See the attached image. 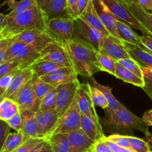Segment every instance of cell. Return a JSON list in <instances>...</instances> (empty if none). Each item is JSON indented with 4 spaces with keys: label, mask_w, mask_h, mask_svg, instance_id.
<instances>
[{
    "label": "cell",
    "mask_w": 152,
    "mask_h": 152,
    "mask_svg": "<svg viewBox=\"0 0 152 152\" xmlns=\"http://www.w3.org/2000/svg\"><path fill=\"white\" fill-rule=\"evenodd\" d=\"M33 85H34L36 96L40 102L50 91L56 88L51 85L45 83L43 80H42L39 77H37V76H34V77L33 78Z\"/></svg>",
    "instance_id": "obj_36"
},
{
    "label": "cell",
    "mask_w": 152,
    "mask_h": 152,
    "mask_svg": "<svg viewBox=\"0 0 152 152\" xmlns=\"http://www.w3.org/2000/svg\"><path fill=\"white\" fill-rule=\"evenodd\" d=\"M22 117V132L25 137V141L31 138H38L37 121H36L35 112L30 110H20Z\"/></svg>",
    "instance_id": "obj_21"
},
{
    "label": "cell",
    "mask_w": 152,
    "mask_h": 152,
    "mask_svg": "<svg viewBox=\"0 0 152 152\" xmlns=\"http://www.w3.org/2000/svg\"><path fill=\"white\" fill-rule=\"evenodd\" d=\"M79 18L84 21L86 23L90 25L95 30L99 31L103 37H108L110 36V34L108 32L105 27L101 22L96 10H95L94 6L93 4V0H91L88 4L87 7L84 10L83 13L79 16Z\"/></svg>",
    "instance_id": "obj_20"
},
{
    "label": "cell",
    "mask_w": 152,
    "mask_h": 152,
    "mask_svg": "<svg viewBox=\"0 0 152 152\" xmlns=\"http://www.w3.org/2000/svg\"><path fill=\"white\" fill-rule=\"evenodd\" d=\"M34 71L31 67L19 71L12 80L10 86L4 94V98L14 99L17 94L34 77Z\"/></svg>",
    "instance_id": "obj_18"
},
{
    "label": "cell",
    "mask_w": 152,
    "mask_h": 152,
    "mask_svg": "<svg viewBox=\"0 0 152 152\" xmlns=\"http://www.w3.org/2000/svg\"><path fill=\"white\" fill-rule=\"evenodd\" d=\"M23 68L21 66L20 63L16 61H7L0 65V78L4 76L7 75V74L10 73L11 71H14L16 68Z\"/></svg>",
    "instance_id": "obj_43"
},
{
    "label": "cell",
    "mask_w": 152,
    "mask_h": 152,
    "mask_svg": "<svg viewBox=\"0 0 152 152\" xmlns=\"http://www.w3.org/2000/svg\"><path fill=\"white\" fill-rule=\"evenodd\" d=\"M37 4L39 6L40 8H41L43 11H45L46 7H47V6L48 5L50 0H37Z\"/></svg>",
    "instance_id": "obj_55"
},
{
    "label": "cell",
    "mask_w": 152,
    "mask_h": 152,
    "mask_svg": "<svg viewBox=\"0 0 152 152\" xmlns=\"http://www.w3.org/2000/svg\"><path fill=\"white\" fill-rule=\"evenodd\" d=\"M89 83L93 86H94L95 88L99 89L103 94L104 96L106 97V99H108L109 106H108L107 109L105 110V112H111V111H116V110L119 109V108L123 106V104L120 101L117 100L115 96H114L111 88H110L109 86L101 85L100 83H99L95 80L94 77H89Z\"/></svg>",
    "instance_id": "obj_27"
},
{
    "label": "cell",
    "mask_w": 152,
    "mask_h": 152,
    "mask_svg": "<svg viewBox=\"0 0 152 152\" xmlns=\"http://www.w3.org/2000/svg\"><path fill=\"white\" fill-rule=\"evenodd\" d=\"M123 1L126 3H137V4H139V0H123Z\"/></svg>",
    "instance_id": "obj_60"
},
{
    "label": "cell",
    "mask_w": 152,
    "mask_h": 152,
    "mask_svg": "<svg viewBox=\"0 0 152 152\" xmlns=\"http://www.w3.org/2000/svg\"><path fill=\"white\" fill-rule=\"evenodd\" d=\"M77 101L80 107V112L83 115L91 117L97 123H100V120L95 109V105H94L89 94L88 88L87 83L82 84L80 83L77 89Z\"/></svg>",
    "instance_id": "obj_17"
},
{
    "label": "cell",
    "mask_w": 152,
    "mask_h": 152,
    "mask_svg": "<svg viewBox=\"0 0 152 152\" xmlns=\"http://www.w3.org/2000/svg\"><path fill=\"white\" fill-rule=\"evenodd\" d=\"M45 140H43L42 142H39V143L37 144V145H35V146H34V148L30 151V152H41L42 148L43 145H44V143L45 142Z\"/></svg>",
    "instance_id": "obj_56"
},
{
    "label": "cell",
    "mask_w": 152,
    "mask_h": 152,
    "mask_svg": "<svg viewBox=\"0 0 152 152\" xmlns=\"http://www.w3.org/2000/svg\"><path fill=\"white\" fill-rule=\"evenodd\" d=\"M81 117L80 107L77 101V94L68 109L58 119L50 137L60 134H68L81 129Z\"/></svg>",
    "instance_id": "obj_5"
},
{
    "label": "cell",
    "mask_w": 152,
    "mask_h": 152,
    "mask_svg": "<svg viewBox=\"0 0 152 152\" xmlns=\"http://www.w3.org/2000/svg\"><path fill=\"white\" fill-rule=\"evenodd\" d=\"M5 2L7 3L9 9L10 10V11L7 14V16H13L37 4V0H7Z\"/></svg>",
    "instance_id": "obj_33"
},
{
    "label": "cell",
    "mask_w": 152,
    "mask_h": 152,
    "mask_svg": "<svg viewBox=\"0 0 152 152\" xmlns=\"http://www.w3.org/2000/svg\"><path fill=\"white\" fill-rule=\"evenodd\" d=\"M117 28L121 40L123 42L140 47L141 45L140 36L134 32L130 25L117 20Z\"/></svg>",
    "instance_id": "obj_26"
},
{
    "label": "cell",
    "mask_w": 152,
    "mask_h": 152,
    "mask_svg": "<svg viewBox=\"0 0 152 152\" xmlns=\"http://www.w3.org/2000/svg\"><path fill=\"white\" fill-rule=\"evenodd\" d=\"M139 4L147 11H150L152 5V0H139Z\"/></svg>",
    "instance_id": "obj_53"
},
{
    "label": "cell",
    "mask_w": 152,
    "mask_h": 152,
    "mask_svg": "<svg viewBox=\"0 0 152 152\" xmlns=\"http://www.w3.org/2000/svg\"><path fill=\"white\" fill-rule=\"evenodd\" d=\"M102 38L103 36L99 31L88 25L80 18L74 20L73 39L84 42L99 50Z\"/></svg>",
    "instance_id": "obj_9"
},
{
    "label": "cell",
    "mask_w": 152,
    "mask_h": 152,
    "mask_svg": "<svg viewBox=\"0 0 152 152\" xmlns=\"http://www.w3.org/2000/svg\"><path fill=\"white\" fill-rule=\"evenodd\" d=\"M131 148L136 152H151V148L143 139L134 136H128Z\"/></svg>",
    "instance_id": "obj_38"
},
{
    "label": "cell",
    "mask_w": 152,
    "mask_h": 152,
    "mask_svg": "<svg viewBox=\"0 0 152 152\" xmlns=\"http://www.w3.org/2000/svg\"><path fill=\"white\" fill-rule=\"evenodd\" d=\"M102 1L117 20L130 25L132 28L142 32V34L149 36L147 30L132 14L123 0H102Z\"/></svg>",
    "instance_id": "obj_8"
},
{
    "label": "cell",
    "mask_w": 152,
    "mask_h": 152,
    "mask_svg": "<svg viewBox=\"0 0 152 152\" xmlns=\"http://www.w3.org/2000/svg\"><path fill=\"white\" fill-rule=\"evenodd\" d=\"M99 51L111 56L117 62L122 59L131 58L125 48L124 42L111 35L103 37L99 45Z\"/></svg>",
    "instance_id": "obj_11"
},
{
    "label": "cell",
    "mask_w": 152,
    "mask_h": 152,
    "mask_svg": "<svg viewBox=\"0 0 152 152\" xmlns=\"http://www.w3.org/2000/svg\"><path fill=\"white\" fill-rule=\"evenodd\" d=\"M43 140H45L39 139V138H31L22 143L14 152H30L35 145L42 142Z\"/></svg>",
    "instance_id": "obj_44"
},
{
    "label": "cell",
    "mask_w": 152,
    "mask_h": 152,
    "mask_svg": "<svg viewBox=\"0 0 152 152\" xmlns=\"http://www.w3.org/2000/svg\"><path fill=\"white\" fill-rule=\"evenodd\" d=\"M41 53H38L27 45L10 39L7 50L6 51L4 62L16 61L19 62L23 69L31 67L39 59Z\"/></svg>",
    "instance_id": "obj_4"
},
{
    "label": "cell",
    "mask_w": 152,
    "mask_h": 152,
    "mask_svg": "<svg viewBox=\"0 0 152 152\" xmlns=\"http://www.w3.org/2000/svg\"><path fill=\"white\" fill-rule=\"evenodd\" d=\"M140 39L141 45L138 48L146 50L152 54V37L146 34H142L140 36Z\"/></svg>",
    "instance_id": "obj_47"
},
{
    "label": "cell",
    "mask_w": 152,
    "mask_h": 152,
    "mask_svg": "<svg viewBox=\"0 0 152 152\" xmlns=\"http://www.w3.org/2000/svg\"><path fill=\"white\" fill-rule=\"evenodd\" d=\"M47 18L38 4L19 13L7 16L0 31V40L11 39L19 34L32 30L46 31Z\"/></svg>",
    "instance_id": "obj_1"
},
{
    "label": "cell",
    "mask_w": 152,
    "mask_h": 152,
    "mask_svg": "<svg viewBox=\"0 0 152 152\" xmlns=\"http://www.w3.org/2000/svg\"><path fill=\"white\" fill-rule=\"evenodd\" d=\"M6 123L8 124L10 129H13L16 131V132H22V117L20 114V111L18 112L17 114H15L13 117H12L10 120H7Z\"/></svg>",
    "instance_id": "obj_45"
},
{
    "label": "cell",
    "mask_w": 152,
    "mask_h": 152,
    "mask_svg": "<svg viewBox=\"0 0 152 152\" xmlns=\"http://www.w3.org/2000/svg\"><path fill=\"white\" fill-rule=\"evenodd\" d=\"M119 63L126 68L127 70L130 71L135 75L139 77L140 78L143 79V74H142V68L140 66L139 64L134 60L132 58H127V59H122L118 61Z\"/></svg>",
    "instance_id": "obj_39"
},
{
    "label": "cell",
    "mask_w": 152,
    "mask_h": 152,
    "mask_svg": "<svg viewBox=\"0 0 152 152\" xmlns=\"http://www.w3.org/2000/svg\"><path fill=\"white\" fill-rule=\"evenodd\" d=\"M119 152H136V151H134V150L132 149V148H121Z\"/></svg>",
    "instance_id": "obj_59"
},
{
    "label": "cell",
    "mask_w": 152,
    "mask_h": 152,
    "mask_svg": "<svg viewBox=\"0 0 152 152\" xmlns=\"http://www.w3.org/2000/svg\"><path fill=\"white\" fill-rule=\"evenodd\" d=\"M126 50L130 55L131 58L136 61L142 68L152 69V54L137 46L124 42Z\"/></svg>",
    "instance_id": "obj_22"
},
{
    "label": "cell",
    "mask_w": 152,
    "mask_h": 152,
    "mask_svg": "<svg viewBox=\"0 0 152 152\" xmlns=\"http://www.w3.org/2000/svg\"><path fill=\"white\" fill-rule=\"evenodd\" d=\"M25 142V139L22 132L10 133L1 148V152H14Z\"/></svg>",
    "instance_id": "obj_31"
},
{
    "label": "cell",
    "mask_w": 152,
    "mask_h": 152,
    "mask_svg": "<svg viewBox=\"0 0 152 152\" xmlns=\"http://www.w3.org/2000/svg\"><path fill=\"white\" fill-rule=\"evenodd\" d=\"M125 3L132 14L147 30L150 37H152V13L147 11L137 3Z\"/></svg>",
    "instance_id": "obj_24"
},
{
    "label": "cell",
    "mask_w": 152,
    "mask_h": 152,
    "mask_svg": "<svg viewBox=\"0 0 152 152\" xmlns=\"http://www.w3.org/2000/svg\"><path fill=\"white\" fill-rule=\"evenodd\" d=\"M4 97L2 96V95H0V103H1V101H2L3 99H4Z\"/></svg>",
    "instance_id": "obj_61"
},
{
    "label": "cell",
    "mask_w": 152,
    "mask_h": 152,
    "mask_svg": "<svg viewBox=\"0 0 152 152\" xmlns=\"http://www.w3.org/2000/svg\"><path fill=\"white\" fill-rule=\"evenodd\" d=\"M38 61H48L62 67L72 68L65 47L58 42L53 43L43 50Z\"/></svg>",
    "instance_id": "obj_14"
},
{
    "label": "cell",
    "mask_w": 152,
    "mask_h": 152,
    "mask_svg": "<svg viewBox=\"0 0 152 152\" xmlns=\"http://www.w3.org/2000/svg\"><path fill=\"white\" fill-rule=\"evenodd\" d=\"M44 13L47 19L70 16L68 0H50Z\"/></svg>",
    "instance_id": "obj_25"
},
{
    "label": "cell",
    "mask_w": 152,
    "mask_h": 152,
    "mask_svg": "<svg viewBox=\"0 0 152 152\" xmlns=\"http://www.w3.org/2000/svg\"><path fill=\"white\" fill-rule=\"evenodd\" d=\"M102 127L107 132L125 136H134V132L140 131L145 134L149 132L146 123L127 109L124 105L116 111L105 112V117L100 120Z\"/></svg>",
    "instance_id": "obj_3"
},
{
    "label": "cell",
    "mask_w": 152,
    "mask_h": 152,
    "mask_svg": "<svg viewBox=\"0 0 152 152\" xmlns=\"http://www.w3.org/2000/svg\"><path fill=\"white\" fill-rule=\"evenodd\" d=\"M79 0H68V9L69 16L74 19L79 18L78 12Z\"/></svg>",
    "instance_id": "obj_48"
},
{
    "label": "cell",
    "mask_w": 152,
    "mask_h": 152,
    "mask_svg": "<svg viewBox=\"0 0 152 152\" xmlns=\"http://www.w3.org/2000/svg\"><path fill=\"white\" fill-rule=\"evenodd\" d=\"M93 152H113L109 148L106 142L103 140L102 137L98 141L95 142L94 145Z\"/></svg>",
    "instance_id": "obj_49"
},
{
    "label": "cell",
    "mask_w": 152,
    "mask_h": 152,
    "mask_svg": "<svg viewBox=\"0 0 152 152\" xmlns=\"http://www.w3.org/2000/svg\"><path fill=\"white\" fill-rule=\"evenodd\" d=\"M22 68H19L15 69L14 71H11L10 73L7 74V75L4 76V77H1L0 78V95H2L4 96V93L6 92V91L7 90V88L10 86V83H11L12 80L14 78L15 76L18 74L20 71H22Z\"/></svg>",
    "instance_id": "obj_40"
},
{
    "label": "cell",
    "mask_w": 152,
    "mask_h": 152,
    "mask_svg": "<svg viewBox=\"0 0 152 152\" xmlns=\"http://www.w3.org/2000/svg\"><path fill=\"white\" fill-rule=\"evenodd\" d=\"M80 83L79 80L73 83L62 85L56 88V111L59 118L65 114L68 109L70 105L72 104L77 94V89Z\"/></svg>",
    "instance_id": "obj_10"
},
{
    "label": "cell",
    "mask_w": 152,
    "mask_h": 152,
    "mask_svg": "<svg viewBox=\"0 0 152 152\" xmlns=\"http://www.w3.org/2000/svg\"><path fill=\"white\" fill-rule=\"evenodd\" d=\"M71 67L77 75L91 77L99 72L97 53L99 50L84 42L72 39L64 45Z\"/></svg>",
    "instance_id": "obj_2"
},
{
    "label": "cell",
    "mask_w": 152,
    "mask_h": 152,
    "mask_svg": "<svg viewBox=\"0 0 152 152\" xmlns=\"http://www.w3.org/2000/svg\"><path fill=\"white\" fill-rule=\"evenodd\" d=\"M35 76L38 77H43L62 66L48 61H37L31 66Z\"/></svg>",
    "instance_id": "obj_32"
},
{
    "label": "cell",
    "mask_w": 152,
    "mask_h": 152,
    "mask_svg": "<svg viewBox=\"0 0 152 152\" xmlns=\"http://www.w3.org/2000/svg\"><path fill=\"white\" fill-rule=\"evenodd\" d=\"M10 133V128L5 121L0 120V152Z\"/></svg>",
    "instance_id": "obj_46"
},
{
    "label": "cell",
    "mask_w": 152,
    "mask_h": 152,
    "mask_svg": "<svg viewBox=\"0 0 152 152\" xmlns=\"http://www.w3.org/2000/svg\"><path fill=\"white\" fill-rule=\"evenodd\" d=\"M19 111V105L14 100L4 98L0 103V120L7 122Z\"/></svg>",
    "instance_id": "obj_29"
},
{
    "label": "cell",
    "mask_w": 152,
    "mask_h": 152,
    "mask_svg": "<svg viewBox=\"0 0 152 152\" xmlns=\"http://www.w3.org/2000/svg\"><path fill=\"white\" fill-rule=\"evenodd\" d=\"M115 77L122 80L125 83L134 85V86H137L141 88H143V87L145 86V82H144L143 79L140 78L139 77L135 75L130 71L125 68L118 62H117L116 63Z\"/></svg>",
    "instance_id": "obj_28"
},
{
    "label": "cell",
    "mask_w": 152,
    "mask_h": 152,
    "mask_svg": "<svg viewBox=\"0 0 152 152\" xmlns=\"http://www.w3.org/2000/svg\"><path fill=\"white\" fill-rule=\"evenodd\" d=\"M98 68L99 71L107 72L115 77L116 63L117 61L108 55L98 51L97 53Z\"/></svg>",
    "instance_id": "obj_34"
},
{
    "label": "cell",
    "mask_w": 152,
    "mask_h": 152,
    "mask_svg": "<svg viewBox=\"0 0 152 152\" xmlns=\"http://www.w3.org/2000/svg\"><path fill=\"white\" fill-rule=\"evenodd\" d=\"M91 0H79L78 2V12H79V16L84 12L87 7L89 1Z\"/></svg>",
    "instance_id": "obj_52"
},
{
    "label": "cell",
    "mask_w": 152,
    "mask_h": 152,
    "mask_svg": "<svg viewBox=\"0 0 152 152\" xmlns=\"http://www.w3.org/2000/svg\"><path fill=\"white\" fill-rule=\"evenodd\" d=\"M56 93H57L56 88L53 90L50 91L40 102L38 111H45L56 108Z\"/></svg>",
    "instance_id": "obj_37"
},
{
    "label": "cell",
    "mask_w": 152,
    "mask_h": 152,
    "mask_svg": "<svg viewBox=\"0 0 152 152\" xmlns=\"http://www.w3.org/2000/svg\"><path fill=\"white\" fill-rule=\"evenodd\" d=\"M35 117L38 130V138L47 140L59 119L56 109L54 108L45 111H38L36 113Z\"/></svg>",
    "instance_id": "obj_12"
},
{
    "label": "cell",
    "mask_w": 152,
    "mask_h": 152,
    "mask_svg": "<svg viewBox=\"0 0 152 152\" xmlns=\"http://www.w3.org/2000/svg\"><path fill=\"white\" fill-rule=\"evenodd\" d=\"M11 39L21 42L39 53L45 50L50 45L56 42L54 39L48 33L47 31L41 30L25 31Z\"/></svg>",
    "instance_id": "obj_7"
},
{
    "label": "cell",
    "mask_w": 152,
    "mask_h": 152,
    "mask_svg": "<svg viewBox=\"0 0 152 152\" xmlns=\"http://www.w3.org/2000/svg\"><path fill=\"white\" fill-rule=\"evenodd\" d=\"M74 20L71 16L48 19L46 31L56 42L64 45L73 39Z\"/></svg>",
    "instance_id": "obj_6"
},
{
    "label": "cell",
    "mask_w": 152,
    "mask_h": 152,
    "mask_svg": "<svg viewBox=\"0 0 152 152\" xmlns=\"http://www.w3.org/2000/svg\"><path fill=\"white\" fill-rule=\"evenodd\" d=\"M87 85L89 94H90L92 102H93L95 107L98 106L104 110L107 109L109 106V103H108V99L104 96L103 94L99 89L95 88L94 86L91 85L89 83H88Z\"/></svg>",
    "instance_id": "obj_35"
},
{
    "label": "cell",
    "mask_w": 152,
    "mask_h": 152,
    "mask_svg": "<svg viewBox=\"0 0 152 152\" xmlns=\"http://www.w3.org/2000/svg\"><path fill=\"white\" fill-rule=\"evenodd\" d=\"M39 78L55 88L79 80L77 74L70 67H62Z\"/></svg>",
    "instance_id": "obj_15"
},
{
    "label": "cell",
    "mask_w": 152,
    "mask_h": 152,
    "mask_svg": "<svg viewBox=\"0 0 152 152\" xmlns=\"http://www.w3.org/2000/svg\"><path fill=\"white\" fill-rule=\"evenodd\" d=\"M143 74V80L145 86L143 91L152 100V69L151 68H142Z\"/></svg>",
    "instance_id": "obj_42"
},
{
    "label": "cell",
    "mask_w": 152,
    "mask_h": 152,
    "mask_svg": "<svg viewBox=\"0 0 152 152\" xmlns=\"http://www.w3.org/2000/svg\"><path fill=\"white\" fill-rule=\"evenodd\" d=\"M72 152H93L95 142L81 129L67 134Z\"/></svg>",
    "instance_id": "obj_19"
},
{
    "label": "cell",
    "mask_w": 152,
    "mask_h": 152,
    "mask_svg": "<svg viewBox=\"0 0 152 152\" xmlns=\"http://www.w3.org/2000/svg\"><path fill=\"white\" fill-rule=\"evenodd\" d=\"M54 152H72L67 134L52 135L47 139Z\"/></svg>",
    "instance_id": "obj_30"
},
{
    "label": "cell",
    "mask_w": 152,
    "mask_h": 152,
    "mask_svg": "<svg viewBox=\"0 0 152 152\" xmlns=\"http://www.w3.org/2000/svg\"><path fill=\"white\" fill-rule=\"evenodd\" d=\"M142 120L145 122L148 126H152V108L145 111L142 117Z\"/></svg>",
    "instance_id": "obj_51"
},
{
    "label": "cell",
    "mask_w": 152,
    "mask_h": 152,
    "mask_svg": "<svg viewBox=\"0 0 152 152\" xmlns=\"http://www.w3.org/2000/svg\"><path fill=\"white\" fill-rule=\"evenodd\" d=\"M81 129L90 139L96 142L105 136L101 123H97L91 117L82 114Z\"/></svg>",
    "instance_id": "obj_23"
},
{
    "label": "cell",
    "mask_w": 152,
    "mask_h": 152,
    "mask_svg": "<svg viewBox=\"0 0 152 152\" xmlns=\"http://www.w3.org/2000/svg\"><path fill=\"white\" fill-rule=\"evenodd\" d=\"M151 152H152V151H151Z\"/></svg>",
    "instance_id": "obj_62"
},
{
    "label": "cell",
    "mask_w": 152,
    "mask_h": 152,
    "mask_svg": "<svg viewBox=\"0 0 152 152\" xmlns=\"http://www.w3.org/2000/svg\"><path fill=\"white\" fill-rule=\"evenodd\" d=\"M143 140L145 141V142H148V144L150 145L152 151V134L151 132H148V133L145 134V137L143 138Z\"/></svg>",
    "instance_id": "obj_57"
},
{
    "label": "cell",
    "mask_w": 152,
    "mask_h": 152,
    "mask_svg": "<svg viewBox=\"0 0 152 152\" xmlns=\"http://www.w3.org/2000/svg\"><path fill=\"white\" fill-rule=\"evenodd\" d=\"M9 44H10V39L0 40V65L4 62L6 51H7Z\"/></svg>",
    "instance_id": "obj_50"
},
{
    "label": "cell",
    "mask_w": 152,
    "mask_h": 152,
    "mask_svg": "<svg viewBox=\"0 0 152 152\" xmlns=\"http://www.w3.org/2000/svg\"><path fill=\"white\" fill-rule=\"evenodd\" d=\"M41 152H54L51 145H50L49 141L47 140H46L45 142L44 145H43L42 148Z\"/></svg>",
    "instance_id": "obj_54"
},
{
    "label": "cell",
    "mask_w": 152,
    "mask_h": 152,
    "mask_svg": "<svg viewBox=\"0 0 152 152\" xmlns=\"http://www.w3.org/2000/svg\"><path fill=\"white\" fill-rule=\"evenodd\" d=\"M6 17H7V14H3V13H0V31L2 28Z\"/></svg>",
    "instance_id": "obj_58"
},
{
    "label": "cell",
    "mask_w": 152,
    "mask_h": 152,
    "mask_svg": "<svg viewBox=\"0 0 152 152\" xmlns=\"http://www.w3.org/2000/svg\"><path fill=\"white\" fill-rule=\"evenodd\" d=\"M13 100L18 104L19 110L27 109L35 113L38 111L40 101L36 96L33 79L17 94Z\"/></svg>",
    "instance_id": "obj_13"
},
{
    "label": "cell",
    "mask_w": 152,
    "mask_h": 152,
    "mask_svg": "<svg viewBox=\"0 0 152 152\" xmlns=\"http://www.w3.org/2000/svg\"><path fill=\"white\" fill-rule=\"evenodd\" d=\"M93 4L101 22L109 33L110 35L122 41L117 31V19L114 17L105 3L102 1V0H93Z\"/></svg>",
    "instance_id": "obj_16"
},
{
    "label": "cell",
    "mask_w": 152,
    "mask_h": 152,
    "mask_svg": "<svg viewBox=\"0 0 152 152\" xmlns=\"http://www.w3.org/2000/svg\"><path fill=\"white\" fill-rule=\"evenodd\" d=\"M104 138L107 140H109L111 142H114L119 145L121 148H129L130 147V144H129V139H128V136H125V135L118 134H111L109 136H104Z\"/></svg>",
    "instance_id": "obj_41"
}]
</instances>
